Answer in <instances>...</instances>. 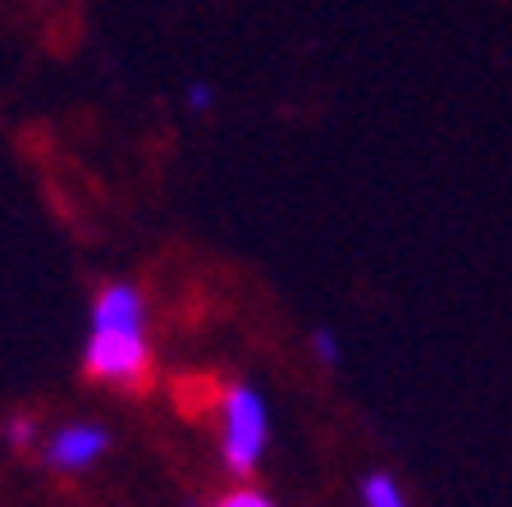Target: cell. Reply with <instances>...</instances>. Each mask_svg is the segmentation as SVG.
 <instances>
[{"label": "cell", "mask_w": 512, "mask_h": 507, "mask_svg": "<svg viewBox=\"0 0 512 507\" xmlns=\"http://www.w3.org/2000/svg\"><path fill=\"white\" fill-rule=\"evenodd\" d=\"M220 507H275V498L270 494H261V489H234V494H224L220 498Z\"/></svg>", "instance_id": "cell-7"}, {"label": "cell", "mask_w": 512, "mask_h": 507, "mask_svg": "<svg viewBox=\"0 0 512 507\" xmlns=\"http://www.w3.org/2000/svg\"><path fill=\"white\" fill-rule=\"evenodd\" d=\"M106 448H110L106 425H92V421L60 425L46 439V466H55V471H87L96 457H106Z\"/></svg>", "instance_id": "cell-3"}, {"label": "cell", "mask_w": 512, "mask_h": 507, "mask_svg": "<svg viewBox=\"0 0 512 507\" xmlns=\"http://www.w3.org/2000/svg\"><path fill=\"white\" fill-rule=\"evenodd\" d=\"M83 375L106 389L138 393L151 380L147 297L138 284H106L92 302V329L83 348Z\"/></svg>", "instance_id": "cell-1"}, {"label": "cell", "mask_w": 512, "mask_h": 507, "mask_svg": "<svg viewBox=\"0 0 512 507\" xmlns=\"http://www.w3.org/2000/svg\"><path fill=\"white\" fill-rule=\"evenodd\" d=\"M211 101H215L211 83H188V110H197V115H206V110H211Z\"/></svg>", "instance_id": "cell-8"}, {"label": "cell", "mask_w": 512, "mask_h": 507, "mask_svg": "<svg viewBox=\"0 0 512 507\" xmlns=\"http://www.w3.org/2000/svg\"><path fill=\"white\" fill-rule=\"evenodd\" d=\"M362 503L366 507H407V494H403V485H398L394 476L375 471V476L362 480Z\"/></svg>", "instance_id": "cell-4"}, {"label": "cell", "mask_w": 512, "mask_h": 507, "mask_svg": "<svg viewBox=\"0 0 512 507\" xmlns=\"http://www.w3.org/2000/svg\"><path fill=\"white\" fill-rule=\"evenodd\" d=\"M0 434H5V444H10V448H32V444H37V416H32V412L5 416Z\"/></svg>", "instance_id": "cell-5"}, {"label": "cell", "mask_w": 512, "mask_h": 507, "mask_svg": "<svg viewBox=\"0 0 512 507\" xmlns=\"http://www.w3.org/2000/svg\"><path fill=\"white\" fill-rule=\"evenodd\" d=\"M270 444L266 398L252 384H229L220 398V457L234 476H252Z\"/></svg>", "instance_id": "cell-2"}, {"label": "cell", "mask_w": 512, "mask_h": 507, "mask_svg": "<svg viewBox=\"0 0 512 507\" xmlns=\"http://www.w3.org/2000/svg\"><path fill=\"white\" fill-rule=\"evenodd\" d=\"M311 352H316V357L325 361V366H339V357H343V343H339V338H334V329H325V325H320L316 334H311Z\"/></svg>", "instance_id": "cell-6"}]
</instances>
